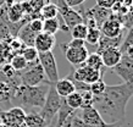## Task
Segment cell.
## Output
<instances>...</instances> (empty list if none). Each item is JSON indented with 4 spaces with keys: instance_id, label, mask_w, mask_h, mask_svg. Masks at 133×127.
I'll return each instance as SVG.
<instances>
[{
    "instance_id": "83f0119b",
    "label": "cell",
    "mask_w": 133,
    "mask_h": 127,
    "mask_svg": "<svg viewBox=\"0 0 133 127\" xmlns=\"http://www.w3.org/2000/svg\"><path fill=\"white\" fill-rule=\"evenodd\" d=\"M70 32H71L72 39H82V41H85L87 33H88V27H87L84 23H79V25L75 26L73 28L70 29Z\"/></svg>"
},
{
    "instance_id": "277c9868",
    "label": "cell",
    "mask_w": 133,
    "mask_h": 127,
    "mask_svg": "<svg viewBox=\"0 0 133 127\" xmlns=\"http://www.w3.org/2000/svg\"><path fill=\"white\" fill-rule=\"evenodd\" d=\"M20 73V79H21V84L27 87H36L42 84L43 82L46 81L44 75V71L42 69L39 61H34L28 64L27 69L23 70Z\"/></svg>"
},
{
    "instance_id": "5b68a950",
    "label": "cell",
    "mask_w": 133,
    "mask_h": 127,
    "mask_svg": "<svg viewBox=\"0 0 133 127\" xmlns=\"http://www.w3.org/2000/svg\"><path fill=\"white\" fill-rule=\"evenodd\" d=\"M38 61H39L42 69L44 71L46 81H49V83H51V84H55L60 78H59L57 64H56V60H55V56H54L52 51L39 53V55H38Z\"/></svg>"
},
{
    "instance_id": "5bb4252c",
    "label": "cell",
    "mask_w": 133,
    "mask_h": 127,
    "mask_svg": "<svg viewBox=\"0 0 133 127\" xmlns=\"http://www.w3.org/2000/svg\"><path fill=\"white\" fill-rule=\"evenodd\" d=\"M122 26L121 23L116 20L114 14H111L109 20H106L100 27L101 36H105L108 38H116L122 34Z\"/></svg>"
},
{
    "instance_id": "4316f807",
    "label": "cell",
    "mask_w": 133,
    "mask_h": 127,
    "mask_svg": "<svg viewBox=\"0 0 133 127\" xmlns=\"http://www.w3.org/2000/svg\"><path fill=\"white\" fill-rule=\"evenodd\" d=\"M15 90L6 82H0V103L11 102L12 94Z\"/></svg>"
},
{
    "instance_id": "8992f818",
    "label": "cell",
    "mask_w": 133,
    "mask_h": 127,
    "mask_svg": "<svg viewBox=\"0 0 133 127\" xmlns=\"http://www.w3.org/2000/svg\"><path fill=\"white\" fill-rule=\"evenodd\" d=\"M24 117L26 111L20 106L0 111V122L4 127H24Z\"/></svg>"
},
{
    "instance_id": "4fadbf2b",
    "label": "cell",
    "mask_w": 133,
    "mask_h": 127,
    "mask_svg": "<svg viewBox=\"0 0 133 127\" xmlns=\"http://www.w3.org/2000/svg\"><path fill=\"white\" fill-rule=\"evenodd\" d=\"M55 44H56V37L55 36L41 32L37 34L33 46L37 49L38 53H48V51H51L54 49Z\"/></svg>"
},
{
    "instance_id": "30bf717a",
    "label": "cell",
    "mask_w": 133,
    "mask_h": 127,
    "mask_svg": "<svg viewBox=\"0 0 133 127\" xmlns=\"http://www.w3.org/2000/svg\"><path fill=\"white\" fill-rule=\"evenodd\" d=\"M59 16H60L61 21L64 22V25L66 26V28L69 31L71 28H73L75 26L83 23L81 14L76 11V10H73L72 8H69V6L59 9Z\"/></svg>"
},
{
    "instance_id": "f1b7e54d",
    "label": "cell",
    "mask_w": 133,
    "mask_h": 127,
    "mask_svg": "<svg viewBox=\"0 0 133 127\" xmlns=\"http://www.w3.org/2000/svg\"><path fill=\"white\" fill-rule=\"evenodd\" d=\"M20 54L22 55V57H23L28 64L38 61V55H39V53L37 51V49L34 46H24L23 49L21 50Z\"/></svg>"
},
{
    "instance_id": "f546056e",
    "label": "cell",
    "mask_w": 133,
    "mask_h": 127,
    "mask_svg": "<svg viewBox=\"0 0 133 127\" xmlns=\"http://www.w3.org/2000/svg\"><path fill=\"white\" fill-rule=\"evenodd\" d=\"M106 86H108V84L105 83L104 79H103V78H99L98 81L93 82L92 84H89V90H90V93H92L93 95H100L105 92Z\"/></svg>"
},
{
    "instance_id": "d590c367",
    "label": "cell",
    "mask_w": 133,
    "mask_h": 127,
    "mask_svg": "<svg viewBox=\"0 0 133 127\" xmlns=\"http://www.w3.org/2000/svg\"><path fill=\"white\" fill-rule=\"evenodd\" d=\"M26 1L34 9V11H36L37 14H39L41 9L49 3V0H26Z\"/></svg>"
},
{
    "instance_id": "1f68e13d",
    "label": "cell",
    "mask_w": 133,
    "mask_h": 127,
    "mask_svg": "<svg viewBox=\"0 0 133 127\" xmlns=\"http://www.w3.org/2000/svg\"><path fill=\"white\" fill-rule=\"evenodd\" d=\"M101 33H100V29L99 28H88V33H87V37H85V41L87 43L89 44H98V41L100 38Z\"/></svg>"
},
{
    "instance_id": "7c38bea8",
    "label": "cell",
    "mask_w": 133,
    "mask_h": 127,
    "mask_svg": "<svg viewBox=\"0 0 133 127\" xmlns=\"http://www.w3.org/2000/svg\"><path fill=\"white\" fill-rule=\"evenodd\" d=\"M78 117L84 123L89 125V126H94V127H109L110 126V125H106V123L103 121L101 116L99 115V112L95 110L94 106H89V108L82 109L81 114L78 115Z\"/></svg>"
},
{
    "instance_id": "4dcf8cb0",
    "label": "cell",
    "mask_w": 133,
    "mask_h": 127,
    "mask_svg": "<svg viewBox=\"0 0 133 127\" xmlns=\"http://www.w3.org/2000/svg\"><path fill=\"white\" fill-rule=\"evenodd\" d=\"M132 45H133V26L128 29V32L126 34L125 39L122 41V43H121V45H120L118 49H120V51H121L122 55H123L126 50L128 49L129 46H132Z\"/></svg>"
},
{
    "instance_id": "8fae6325",
    "label": "cell",
    "mask_w": 133,
    "mask_h": 127,
    "mask_svg": "<svg viewBox=\"0 0 133 127\" xmlns=\"http://www.w3.org/2000/svg\"><path fill=\"white\" fill-rule=\"evenodd\" d=\"M64 49L67 61L70 64H72L75 67L83 65L89 55L88 49L85 46H82V48H66V46H64Z\"/></svg>"
},
{
    "instance_id": "836d02e7",
    "label": "cell",
    "mask_w": 133,
    "mask_h": 127,
    "mask_svg": "<svg viewBox=\"0 0 133 127\" xmlns=\"http://www.w3.org/2000/svg\"><path fill=\"white\" fill-rule=\"evenodd\" d=\"M0 71H1V73L4 75L8 79H14L18 75V72H16V71L14 70L10 64H5V65L0 66Z\"/></svg>"
},
{
    "instance_id": "d6a6232c",
    "label": "cell",
    "mask_w": 133,
    "mask_h": 127,
    "mask_svg": "<svg viewBox=\"0 0 133 127\" xmlns=\"http://www.w3.org/2000/svg\"><path fill=\"white\" fill-rule=\"evenodd\" d=\"M79 93H81V97H82L81 109L93 106V103H94V95H93L89 90H85V92H79Z\"/></svg>"
},
{
    "instance_id": "b9f144b4",
    "label": "cell",
    "mask_w": 133,
    "mask_h": 127,
    "mask_svg": "<svg viewBox=\"0 0 133 127\" xmlns=\"http://www.w3.org/2000/svg\"><path fill=\"white\" fill-rule=\"evenodd\" d=\"M120 3L122 4V6H125V8L129 9L133 5V0H120Z\"/></svg>"
},
{
    "instance_id": "6da1fadb",
    "label": "cell",
    "mask_w": 133,
    "mask_h": 127,
    "mask_svg": "<svg viewBox=\"0 0 133 127\" xmlns=\"http://www.w3.org/2000/svg\"><path fill=\"white\" fill-rule=\"evenodd\" d=\"M131 97H133V82L106 86L103 94L94 95L93 106L106 125L122 123Z\"/></svg>"
},
{
    "instance_id": "ab89813d",
    "label": "cell",
    "mask_w": 133,
    "mask_h": 127,
    "mask_svg": "<svg viewBox=\"0 0 133 127\" xmlns=\"http://www.w3.org/2000/svg\"><path fill=\"white\" fill-rule=\"evenodd\" d=\"M85 0H66V5L69 6V8H75V6H79L84 3Z\"/></svg>"
},
{
    "instance_id": "74e56055",
    "label": "cell",
    "mask_w": 133,
    "mask_h": 127,
    "mask_svg": "<svg viewBox=\"0 0 133 127\" xmlns=\"http://www.w3.org/2000/svg\"><path fill=\"white\" fill-rule=\"evenodd\" d=\"M64 46H66V48H82V46H85V42L82 39H72L67 44H65Z\"/></svg>"
},
{
    "instance_id": "d4e9b609",
    "label": "cell",
    "mask_w": 133,
    "mask_h": 127,
    "mask_svg": "<svg viewBox=\"0 0 133 127\" xmlns=\"http://www.w3.org/2000/svg\"><path fill=\"white\" fill-rule=\"evenodd\" d=\"M65 99V103L67 104V106H70L72 110H78L81 109L82 105V97L79 92H73L72 94H70L69 97H66Z\"/></svg>"
},
{
    "instance_id": "44dd1931",
    "label": "cell",
    "mask_w": 133,
    "mask_h": 127,
    "mask_svg": "<svg viewBox=\"0 0 133 127\" xmlns=\"http://www.w3.org/2000/svg\"><path fill=\"white\" fill-rule=\"evenodd\" d=\"M14 55L15 53L12 51L10 45L5 42H0V66L5 65V64H10Z\"/></svg>"
},
{
    "instance_id": "7dc6e473",
    "label": "cell",
    "mask_w": 133,
    "mask_h": 127,
    "mask_svg": "<svg viewBox=\"0 0 133 127\" xmlns=\"http://www.w3.org/2000/svg\"><path fill=\"white\" fill-rule=\"evenodd\" d=\"M1 5H3V4H0V8H1Z\"/></svg>"
},
{
    "instance_id": "ee69618b",
    "label": "cell",
    "mask_w": 133,
    "mask_h": 127,
    "mask_svg": "<svg viewBox=\"0 0 133 127\" xmlns=\"http://www.w3.org/2000/svg\"><path fill=\"white\" fill-rule=\"evenodd\" d=\"M121 125H122V123L120 122V123H115V125H110L109 127H121Z\"/></svg>"
},
{
    "instance_id": "9a60e30c",
    "label": "cell",
    "mask_w": 133,
    "mask_h": 127,
    "mask_svg": "<svg viewBox=\"0 0 133 127\" xmlns=\"http://www.w3.org/2000/svg\"><path fill=\"white\" fill-rule=\"evenodd\" d=\"M99 55L101 56V61H103L104 67H108V69H114L120 62V60H121V57H122V53L120 51L118 48L105 49Z\"/></svg>"
},
{
    "instance_id": "484cf974",
    "label": "cell",
    "mask_w": 133,
    "mask_h": 127,
    "mask_svg": "<svg viewBox=\"0 0 133 127\" xmlns=\"http://www.w3.org/2000/svg\"><path fill=\"white\" fill-rule=\"evenodd\" d=\"M10 65L12 66V69L16 71V72H22L23 70L27 69V66H28V62L24 60L22 55L21 54H15L14 56H12L11 61H10Z\"/></svg>"
},
{
    "instance_id": "7a4b0ae2",
    "label": "cell",
    "mask_w": 133,
    "mask_h": 127,
    "mask_svg": "<svg viewBox=\"0 0 133 127\" xmlns=\"http://www.w3.org/2000/svg\"><path fill=\"white\" fill-rule=\"evenodd\" d=\"M49 81H45L39 86L27 87L20 84L17 87L14 94H12L11 102L16 104V106L20 108H41L45 102L46 94L50 88Z\"/></svg>"
},
{
    "instance_id": "8d00e7d4",
    "label": "cell",
    "mask_w": 133,
    "mask_h": 127,
    "mask_svg": "<svg viewBox=\"0 0 133 127\" xmlns=\"http://www.w3.org/2000/svg\"><path fill=\"white\" fill-rule=\"evenodd\" d=\"M71 127H94V126H89V125L84 123L78 117V115L75 114L72 117V121H71Z\"/></svg>"
},
{
    "instance_id": "f35d334b",
    "label": "cell",
    "mask_w": 133,
    "mask_h": 127,
    "mask_svg": "<svg viewBox=\"0 0 133 127\" xmlns=\"http://www.w3.org/2000/svg\"><path fill=\"white\" fill-rule=\"evenodd\" d=\"M116 0H97V5L100 6L103 9H108V10H111L112 5L115 4Z\"/></svg>"
},
{
    "instance_id": "cb8c5ba5",
    "label": "cell",
    "mask_w": 133,
    "mask_h": 127,
    "mask_svg": "<svg viewBox=\"0 0 133 127\" xmlns=\"http://www.w3.org/2000/svg\"><path fill=\"white\" fill-rule=\"evenodd\" d=\"M59 14V9L55 5L48 3L46 5H44L39 11V18L41 20H48V18H55Z\"/></svg>"
},
{
    "instance_id": "bcb514c9",
    "label": "cell",
    "mask_w": 133,
    "mask_h": 127,
    "mask_svg": "<svg viewBox=\"0 0 133 127\" xmlns=\"http://www.w3.org/2000/svg\"><path fill=\"white\" fill-rule=\"evenodd\" d=\"M0 127H4V125H3V123L0 122Z\"/></svg>"
},
{
    "instance_id": "e575fe53",
    "label": "cell",
    "mask_w": 133,
    "mask_h": 127,
    "mask_svg": "<svg viewBox=\"0 0 133 127\" xmlns=\"http://www.w3.org/2000/svg\"><path fill=\"white\" fill-rule=\"evenodd\" d=\"M28 26H29V28L32 29L36 34H38V33H41L42 31H43V20H41V18L31 20L28 22Z\"/></svg>"
},
{
    "instance_id": "60d3db41",
    "label": "cell",
    "mask_w": 133,
    "mask_h": 127,
    "mask_svg": "<svg viewBox=\"0 0 133 127\" xmlns=\"http://www.w3.org/2000/svg\"><path fill=\"white\" fill-rule=\"evenodd\" d=\"M49 3L52 4V5H55L57 9H61V8L67 6V5H66V0H49Z\"/></svg>"
},
{
    "instance_id": "52a82bcc",
    "label": "cell",
    "mask_w": 133,
    "mask_h": 127,
    "mask_svg": "<svg viewBox=\"0 0 133 127\" xmlns=\"http://www.w3.org/2000/svg\"><path fill=\"white\" fill-rule=\"evenodd\" d=\"M101 76H103V72L94 70L92 67L87 66L85 64L72 70V77L78 82H83L85 84H92L93 82L98 81L99 78H103Z\"/></svg>"
},
{
    "instance_id": "9c48e42d",
    "label": "cell",
    "mask_w": 133,
    "mask_h": 127,
    "mask_svg": "<svg viewBox=\"0 0 133 127\" xmlns=\"http://www.w3.org/2000/svg\"><path fill=\"white\" fill-rule=\"evenodd\" d=\"M78 12L81 14V16H87V17H90L93 20L95 21V23H97L98 28L100 29V27L103 26L106 20H109L110 16H111V10H108V9H103L100 6H93L90 10H84V9L82 8L81 11H78Z\"/></svg>"
},
{
    "instance_id": "7bdbcfd3",
    "label": "cell",
    "mask_w": 133,
    "mask_h": 127,
    "mask_svg": "<svg viewBox=\"0 0 133 127\" xmlns=\"http://www.w3.org/2000/svg\"><path fill=\"white\" fill-rule=\"evenodd\" d=\"M15 1H17V0H4V4L6 5V6H10V5L14 4Z\"/></svg>"
},
{
    "instance_id": "f6af8a7d",
    "label": "cell",
    "mask_w": 133,
    "mask_h": 127,
    "mask_svg": "<svg viewBox=\"0 0 133 127\" xmlns=\"http://www.w3.org/2000/svg\"><path fill=\"white\" fill-rule=\"evenodd\" d=\"M0 4H4V0H0Z\"/></svg>"
},
{
    "instance_id": "ba28073f",
    "label": "cell",
    "mask_w": 133,
    "mask_h": 127,
    "mask_svg": "<svg viewBox=\"0 0 133 127\" xmlns=\"http://www.w3.org/2000/svg\"><path fill=\"white\" fill-rule=\"evenodd\" d=\"M112 71L125 83L133 82V59L122 55L120 62L112 69Z\"/></svg>"
},
{
    "instance_id": "603a6c76",
    "label": "cell",
    "mask_w": 133,
    "mask_h": 127,
    "mask_svg": "<svg viewBox=\"0 0 133 127\" xmlns=\"http://www.w3.org/2000/svg\"><path fill=\"white\" fill-rule=\"evenodd\" d=\"M84 64L87 66H89V67L94 69V70H98V71H100V72H104V65H103V61H101V56L98 53L89 54Z\"/></svg>"
},
{
    "instance_id": "3957f363",
    "label": "cell",
    "mask_w": 133,
    "mask_h": 127,
    "mask_svg": "<svg viewBox=\"0 0 133 127\" xmlns=\"http://www.w3.org/2000/svg\"><path fill=\"white\" fill-rule=\"evenodd\" d=\"M61 100H62V98H60L59 94L56 93L54 84H50V88H49V92H48V94H46L45 102L43 104V106H42L41 111H39V114L42 115V117L44 119V121L46 122L48 126H49V123L51 122V120L59 112Z\"/></svg>"
},
{
    "instance_id": "ffe728a7",
    "label": "cell",
    "mask_w": 133,
    "mask_h": 127,
    "mask_svg": "<svg viewBox=\"0 0 133 127\" xmlns=\"http://www.w3.org/2000/svg\"><path fill=\"white\" fill-rule=\"evenodd\" d=\"M46 122L42 117L39 112H26L24 117V127H46Z\"/></svg>"
},
{
    "instance_id": "ac0fdd59",
    "label": "cell",
    "mask_w": 133,
    "mask_h": 127,
    "mask_svg": "<svg viewBox=\"0 0 133 127\" xmlns=\"http://www.w3.org/2000/svg\"><path fill=\"white\" fill-rule=\"evenodd\" d=\"M122 37L123 34L118 36L116 38H108L105 36H100L99 41H98V54H100L103 50L109 49V48H120L122 43Z\"/></svg>"
},
{
    "instance_id": "d6986e66",
    "label": "cell",
    "mask_w": 133,
    "mask_h": 127,
    "mask_svg": "<svg viewBox=\"0 0 133 127\" xmlns=\"http://www.w3.org/2000/svg\"><path fill=\"white\" fill-rule=\"evenodd\" d=\"M36 37H37V34L29 28L28 23H26L18 31V34H17L16 38L20 39V42L24 46H33L34 45V41H36Z\"/></svg>"
},
{
    "instance_id": "e0dca14e",
    "label": "cell",
    "mask_w": 133,
    "mask_h": 127,
    "mask_svg": "<svg viewBox=\"0 0 133 127\" xmlns=\"http://www.w3.org/2000/svg\"><path fill=\"white\" fill-rule=\"evenodd\" d=\"M6 12H8V18L12 23H17L24 18L23 9L21 5V1H15L10 6H6Z\"/></svg>"
},
{
    "instance_id": "7402d4cb",
    "label": "cell",
    "mask_w": 133,
    "mask_h": 127,
    "mask_svg": "<svg viewBox=\"0 0 133 127\" xmlns=\"http://www.w3.org/2000/svg\"><path fill=\"white\" fill-rule=\"evenodd\" d=\"M59 31H60V25H59L57 16L55 17V18H48V20H43V31H42V32L55 36V34H56Z\"/></svg>"
},
{
    "instance_id": "2e32d148",
    "label": "cell",
    "mask_w": 133,
    "mask_h": 127,
    "mask_svg": "<svg viewBox=\"0 0 133 127\" xmlns=\"http://www.w3.org/2000/svg\"><path fill=\"white\" fill-rule=\"evenodd\" d=\"M55 90H56V93L59 94L60 98H66V97H69L70 94H72L73 92H76V88L73 86V83L71 82V79H70L67 76L65 78H61L59 79L55 84Z\"/></svg>"
}]
</instances>
